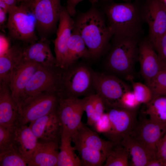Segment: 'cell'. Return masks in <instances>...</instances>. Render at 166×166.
<instances>
[{
	"mask_svg": "<svg viewBox=\"0 0 166 166\" xmlns=\"http://www.w3.org/2000/svg\"><path fill=\"white\" fill-rule=\"evenodd\" d=\"M147 85L152 91L153 98L166 96V71H160Z\"/></svg>",
	"mask_w": 166,
	"mask_h": 166,
	"instance_id": "32",
	"label": "cell"
},
{
	"mask_svg": "<svg viewBox=\"0 0 166 166\" xmlns=\"http://www.w3.org/2000/svg\"><path fill=\"white\" fill-rule=\"evenodd\" d=\"M163 3L166 5V0H162Z\"/></svg>",
	"mask_w": 166,
	"mask_h": 166,
	"instance_id": "49",
	"label": "cell"
},
{
	"mask_svg": "<svg viewBox=\"0 0 166 166\" xmlns=\"http://www.w3.org/2000/svg\"><path fill=\"white\" fill-rule=\"evenodd\" d=\"M97 0V1H99V0Z\"/></svg>",
	"mask_w": 166,
	"mask_h": 166,
	"instance_id": "51",
	"label": "cell"
},
{
	"mask_svg": "<svg viewBox=\"0 0 166 166\" xmlns=\"http://www.w3.org/2000/svg\"><path fill=\"white\" fill-rule=\"evenodd\" d=\"M18 2L27 3L34 6V2L33 0H17Z\"/></svg>",
	"mask_w": 166,
	"mask_h": 166,
	"instance_id": "45",
	"label": "cell"
},
{
	"mask_svg": "<svg viewBox=\"0 0 166 166\" xmlns=\"http://www.w3.org/2000/svg\"><path fill=\"white\" fill-rule=\"evenodd\" d=\"M38 140L29 126L18 124L15 128L14 146L28 164L32 160Z\"/></svg>",
	"mask_w": 166,
	"mask_h": 166,
	"instance_id": "23",
	"label": "cell"
},
{
	"mask_svg": "<svg viewBox=\"0 0 166 166\" xmlns=\"http://www.w3.org/2000/svg\"><path fill=\"white\" fill-rule=\"evenodd\" d=\"M120 144L131 156L132 166H147L150 160L157 158L156 153L148 149L130 134L124 136Z\"/></svg>",
	"mask_w": 166,
	"mask_h": 166,
	"instance_id": "22",
	"label": "cell"
},
{
	"mask_svg": "<svg viewBox=\"0 0 166 166\" xmlns=\"http://www.w3.org/2000/svg\"><path fill=\"white\" fill-rule=\"evenodd\" d=\"M12 7H13L10 6L3 2L0 0V8L2 9L6 13H8Z\"/></svg>",
	"mask_w": 166,
	"mask_h": 166,
	"instance_id": "43",
	"label": "cell"
},
{
	"mask_svg": "<svg viewBox=\"0 0 166 166\" xmlns=\"http://www.w3.org/2000/svg\"><path fill=\"white\" fill-rule=\"evenodd\" d=\"M33 0L34 2V4H35V3H37V2H38L39 1H40L41 0Z\"/></svg>",
	"mask_w": 166,
	"mask_h": 166,
	"instance_id": "47",
	"label": "cell"
},
{
	"mask_svg": "<svg viewBox=\"0 0 166 166\" xmlns=\"http://www.w3.org/2000/svg\"><path fill=\"white\" fill-rule=\"evenodd\" d=\"M149 28L148 39L153 46L166 32V8L162 0H148L142 11Z\"/></svg>",
	"mask_w": 166,
	"mask_h": 166,
	"instance_id": "12",
	"label": "cell"
},
{
	"mask_svg": "<svg viewBox=\"0 0 166 166\" xmlns=\"http://www.w3.org/2000/svg\"><path fill=\"white\" fill-rule=\"evenodd\" d=\"M146 105L144 113L148 116V119L166 125V96L153 98Z\"/></svg>",
	"mask_w": 166,
	"mask_h": 166,
	"instance_id": "27",
	"label": "cell"
},
{
	"mask_svg": "<svg viewBox=\"0 0 166 166\" xmlns=\"http://www.w3.org/2000/svg\"><path fill=\"white\" fill-rule=\"evenodd\" d=\"M74 19L63 7L56 31V37L54 41L56 66L61 69L68 66L67 44L74 27Z\"/></svg>",
	"mask_w": 166,
	"mask_h": 166,
	"instance_id": "13",
	"label": "cell"
},
{
	"mask_svg": "<svg viewBox=\"0 0 166 166\" xmlns=\"http://www.w3.org/2000/svg\"><path fill=\"white\" fill-rule=\"evenodd\" d=\"M29 127L38 140H60L61 128L57 109L30 123Z\"/></svg>",
	"mask_w": 166,
	"mask_h": 166,
	"instance_id": "17",
	"label": "cell"
},
{
	"mask_svg": "<svg viewBox=\"0 0 166 166\" xmlns=\"http://www.w3.org/2000/svg\"><path fill=\"white\" fill-rule=\"evenodd\" d=\"M138 60L140 73L146 85L163 70V63L148 39L141 41L138 44Z\"/></svg>",
	"mask_w": 166,
	"mask_h": 166,
	"instance_id": "15",
	"label": "cell"
},
{
	"mask_svg": "<svg viewBox=\"0 0 166 166\" xmlns=\"http://www.w3.org/2000/svg\"><path fill=\"white\" fill-rule=\"evenodd\" d=\"M23 49L15 44L0 54V82L8 84L13 70L23 58Z\"/></svg>",
	"mask_w": 166,
	"mask_h": 166,
	"instance_id": "24",
	"label": "cell"
},
{
	"mask_svg": "<svg viewBox=\"0 0 166 166\" xmlns=\"http://www.w3.org/2000/svg\"><path fill=\"white\" fill-rule=\"evenodd\" d=\"M59 98L58 92H44L26 99L19 107L18 124L26 125L56 110Z\"/></svg>",
	"mask_w": 166,
	"mask_h": 166,
	"instance_id": "6",
	"label": "cell"
},
{
	"mask_svg": "<svg viewBox=\"0 0 166 166\" xmlns=\"http://www.w3.org/2000/svg\"><path fill=\"white\" fill-rule=\"evenodd\" d=\"M18 112L8 84L0 82V125L15 127L18 123Z\"/></svg>",
	"mask_w": 166,
	"mask_h": 166,
	"instance_id": "21",
	"label": "cell"
},
{
	"mask_svg": "<svg viewBox=\"0 0 166 166\" xmlns=\"http://www.w3.org/2000/svg\"><path fill=\"white\" fill-rule=\"evenodd\" d=\"M60 97L57 109L61 132L72 136L82 122L81 119L87 98Z\"/></svg>",
	"mask_w": 166,
	"mask_h": 166,
	"instance_id": "9",
	"label": "cell"
},
{
	"mask_svg": "<svg viewBox=\"0 0 166 166\" xmlns=\"http://www.w3.org/2000/svg\"><path fill=\"white\" fill-rule=\"evenodd\" d=\"M15 127L0 125V151L8 149L14 146Z\"/></svg>",
	"mask_w": 166,
	"mask_h": 166,
	"instance_id": "33",
	"label": "cell"
},
{
	"mask_svg": "<svg viewBox=\"0 0 166 166\" xmlns=\"http://www.w3.org/2000/svg\"><path fill=\"white\" fill-rule=\"evenodd\" d=\"M132 75H129L125 78L131 83L132 91L137 101L140 104H147L153 98L152 94L149 88L146 85L135 81Z\"/></svg>",
	"mask_w": 166,
	"mask_h": 166,
	"instance_id": "31",
	"label": "cell"
},
{
	"mask_svg": "<svg viewBox=\"0 0 166 166\" xmlns=\"http://www.w3.org/2000/svg\"><path fill=\"white\" fill-rule=\"evenodd\" d=\"M94 111L91 118L87 121V124L93 126L94 124L100 118L104 113L105 109L104 103L99 95L97 93L94 94Z\"/></svg>",
	"mask_w": 166,
	"mask_h": 166,
	"instance_id": "34",
	"label": "cell"
},
{
	"mask_svg": "<svg viewBox=\"0 0 166 166\" xmlns=\"http://www.w3.org/2000/svg\"><path fill=\"white\" fill-rule=\"evenodd\" d=\"M163 63V70L166 71V64Z\"/></svg>",
	"mask_w": 166,
	"mask_h": 166,
	"instance_id": "46",
	"label": "cell"
},
{
	"mask_svg": "<svg viewBox=\"0 0 166 166\" xmlns=\"http://www.w3.org/2000/svg\"><path fill=\"white\" fill-rule=\"evenodd\" d=\"M97 133L104 135L109 132L112 128L110 120L107 113H105L93 126Z\"/></svg>",
	"mask_w": 166,
	"mask_h": 166,
	"instance_id": "36",
	"label": "cell"
},
{
	"mask_svg": "<svg viewBox=\"0 0 166 166\" xmlns=\"http://www.w3.org/2000/svg\"><path fill=\"white\" fill-rule=\"evenodd\" d=\"M114 38L115 43L108 57L107 64L112 71L126 77L132 75L136 62L138 60V39Z\"/></svg>",
	"mask_w": 166,
	"mask_h": 166,
	"instance_id": "4",
	"label": "cell"
},
{
	"mask_svg": "<svg viewBox=\"0 0 166 166\" xmlns=\"http://www.w3.org/2000/svg\"><path fill=\"white\" fill-rule=\"evenodd\" d=\"M153 47L162 63L166 64V32Z\"/></svg>",
	"mask_w": 166,
	"mask_h": 166,
	"instance_id": "37",
	"label": "cell"
},
{
	"mask_svg": "<svg viewBox=\"0 0 166 166\" xmlns=\"http://www.w3.org/2000/svg\"><path fill=\"white\" fill-rule=\"evenodd\" d=\"M64 7L61 0H41L35 3L33 12L36 30L41 38H46L55 31Z\"/></svg>",
	"mask_w": 166,
	"mask_h": 166,
	"instance_id": "10",
	"label": "cell"
},
{
	"mask_svg": "<svg viewBox=\"0 0 166 166\" xmlns=\"http://www.w3.org/2000/svg\"><path fill=\"white\" fill-rule=\"evenodd\" d=\"M166 131V125L159 124L148 119L136 124L130 134L152 151L156 153L157 146Z\"/></svg>",
	"mask_w": 166,
	"mask_h": 166,
	"instance_id": "16",
	"label": "cell"
},
{
	"mask_svg": "<svg viewBox=\"0 0 166 166\" xmlns=\"http://www.w3.org/2000/svg\"><path fill=\"white\" fill-rule=\"evenodd\" d=\"M165 6H166V5H165Z\"/></svg>",
	"mask_w": 166,
	"mask_h": 166,
	"instance_id": "50",
	"label": "cell"
},
{
	"mask_svg": "<svg viewBox=\"0 0 166 166\" xmlns=\"http://www.w3.org/2000/svg\"><path fill=\"white\" fill-rule=\"evenodd\" d=\"M67 48L68 66L75 63L80 58H92L83 39L74 27L68 43Z\"/></svg>",
	"mask_w": 166,
	"mask_h": 166,
	"instance_id": "26",
	"label": "cell"
},
{
	"mask_svg": "<svg viewBox=\"0 0 166 166\" xmlns=\"http://www.w3.org/2000/svg\"><path fill=\"white\" fill-rule=\"evenodd\" d=\"M163 166H166V160L163 162Z\"/></svg>",
	"mask_w": 166,
	"mask_h": 166,
	"instance_id": "48",
	"label": "cell"
},
{
	"mask_svg": "<svg viewBox=\"0 0 166 166\" xmlns=\"http://www.w3.org/2000/svg\"><path fill=\"white\" fill-rule=\"evenodd\" d=\"M93 87L102 100L105 107H120L123 94L130 90L128 86L117 77L111 75L92 72Z\"/></svg>",
	"mask_w": 166,
	"mask_h": 166,
	"instance_id": "7",
	"label": "cell"
},
{
	"mask_svg": "<svg viewBox=\"0 0 166 166\" xmlns=\"http://www.w3.org/2000/svg\"><path fill=\"white\" fill-rule=\"evenodd\" d=\"M71 136L61 132L57 166H82L81 159L75 152L76 150L71 145Z\"/></svg>",
	"mask_w": 166,
	"mask_h": 166,
	"instance_id": "25",
	"label": "cell"
},
{
	"mask_svg": "<svg viewBox=\"0 0 166 166\" xmlns=\"http://www.w3.org/2000/svg\"><path fill=\"white\" fill-rule=\"evenodd\" d=\"M74 144L81 145L100 151L107 156L114 144L102 139L96 132L90 129L82 122L71 136Z\"/></svg>",
	"mask_w": 166,
	"mask_h": 166,
	"instance_id": "18",
	"label": "cell"
},
{
	"mask_svg": "<svg viewBox=\"0 0 166 166\" xmlns=\"http://www.w3.org/2000/svg\"><path fill=\"white\" fill-rule=\"evenodd\" d=\"M85 0H67L65 8L70 16L73 17L75 16L77 13L76 7L80 2ZM89 1L92 4L97 3L98 1L97 0H87Z\"/></svg>",
	"mask_w": 166,
	"mask_h": 166,
	"instance_id": "39",
	"label": "cell"
},
{
	"mask_svg": "<svg viewBox=\"0 0 166 166\" xmlns=\"http://www.w3.org/2000/svg\"><path fill=\"white\" fill-rule=\"evenodd\" d=\"M39 65L23 58L10 75L8 85L12 98L18 108L23 101L26 86Z\"/></svg>",
	"mask_w": 166,
	"mask_h": 166,
	"instance_id": "14",
	"label": "cell"
},
{
	"mask_svg": "<svg viewBox=\"0 0 166 166\" xmlns=\"http://www.w3.org/2000/svg\"><path fill=\"white\" fill-rule=\"evenodd\" d=\"M156 155L157 158L163 163L166 160V131L158 143Z\"/></svg>",
	"mask_w": 166,
	"mask_h": 166,
	"instance_id": "38",
	"label": "cell"
},
{
	"mask_svg": "<svg viewBox=\"0 0 166 166\" xmlns=\"http://www.w3.org/2000/svg\"><path fill=\"white\" fill-rule=\"evenodd\" d=\"M33 8V5L24 3L11 8L8 13L7 27L12 39L29 44L38 41Z\"/></svg>",
	"mask_w": 166,
	"mask_h": 166,
	"instance_id": "3",
	"label": "cell"
},
{
	"mask_svg": "<svg viewBox=\"0 0 166 166\" xmlns=\"http://www.w3.org/2000/svg\"><path fill=\"white\" fill-rule=\"evenodd\" d=\"M92 85V72L85 66L73 64L61 69L60 97L78 98L85 95Z\"/></svg>",
	"mask_w": 166,
	"mask_h": 166,
	"instance_id": "5",
	"label": "cell"
},
{
	"mask_svg": "<svg viewBox=\"0 0 166 166\" xmlns=\"http://www.w3.org/2000/svg\"><path fill=\"white\" fill-rule=\"evenodd\" d=\"M0 166H26L28 163L18 149L14 146L0 151Z\"/></svg>",
	"mask_w": 166,
	"mask_h": 166,
	"instance_id": "30",
	"label": "cell"
},
{
	"mask_svg": "<svg viewBox=\"0 0 166 166\" xmlns=\"http://www.w3.org/2000/svg\"><path fill=\"white\" fill-rule=\"evenodd\" d=\"M147 166H163V163L156 158L150 160Z\"/></svg>",
	"mask_w": 166,
	"mask_h": 166,
	"instance_id": "41",
	"label": "cell"
},
{
	"mask_svg": "<svg viewBox=\"0 0 166 166\" xmlns=\"http://www.w3.org/2000/svg\"><path fill=\"white\" fill-rule=\"evenodd\" d=\"M140 104L136 100L133 91L130 90L123 95L120 102V107L135 110Z\"/></svg>",
	"mask_w": 166,
	"mask_h": 166,
	"instance_id": "35",
	"label": "cell"
},
{
	"mask_svg": "<svg viewBox=\"0 0 166 166\" xmlns=\"http://www.w3.org/2000/svg\"><path fill=\"white\" fill-rule=\"evenodd\" d=\"M96 4L74 19V28L83 39L93 59L102 53L113 36L104 14Z\"/></svg>",
	"mask_w": 166,
	"mask_h": 166,
	"instance_id": "1",
	"label": "cell"
},
{
	"mask_svg": "<svg viewBox=\"0 0 166 166\" xmlns=\"http://www.w3.org/2000/svg\"></svg>",
	"mask_w": 166,
	"mask_h": 166,
	"instance_id": "52",
	"label": "cell"
},
{
	"mask_svg": "<svg viewBox=\"0 0 166 166\" xmlns=\"http://www.w3.org/2000/svg\"><path fill=\"white\" fill-rule=\"evenodd\" d=\"M114 38L139 39L142 31V11L128 3H112L102 10Z\"/></svg>",
	"mask_w": 166,
	"mask_h": 166,
	"instance_id": "2",
	"label": "cell"
},
{
	"mask_svg": "<svg viewBox=\"0 0 166 166\" xmlns=\"http://www.w3.org/2000/svg\"><path fill=\"white\" fill-rule=\"evenodd\" d=\"M94 94L87 97L85 106V111L86 113L87 121H89L92 117L94 111Z\"/></svg>",
	"mask_w": 166,
	"mask_h": 166,
	"instance_id": "40",
	"label": "cell"
},
{
	"mask_svg": "<svg viewBox=\"0 0 166 166\" xmlns=\"http://www.w3.org/2000/svg\"><path fill=\"white\" fill-rule=\"evenodd\" d=\"M11 7L17 6L18 2L17 0H0Z\"/></svg>",
	"mask_w": 166,
	"mask_h": 166,
	"instance_id": "44",
	"label": "cell"
},
{
	"mask_svg": "<svg viewBox=\"0 0 166 166\" xmlns=\"http://www.w3.org/2000/svg\"><path fill=\"white\" fill-rule=\"evenodd\" d=\"M129 155L121 144H114L108 153L104 166H129Z\"/></svg>",
	"mask_w": 166,
	"mask_h": 166,
	"instance_id": "29",
	"label": "cell"
},
{
	"mask_svg": "<svg viewBox=\"0 0 166 166\" xmlns=\"http://www.w3.org/2000/svg\"><path fill=\"white\" fill-rule=\"evenodd\" d=\"M6 13L2 9L0 8V26L4 25L6 20Z\"/></svg>",
	"mask_w": 166,
	"mask_h": 166,
	"instance_id": "42",
	"label": "cell"
},
{
	"mask_svg": "<svg viewBox=\"0 0 166 166\" xmlns=\"http://www.w3.org/2000/svg\"><path fill=\"white\" fill-rule=\"evenodd\" d=\"M39 140L28 166H57L60 140Z\"/></svg>",
	"mask_w": 166,
	"mask_h": 166,
	"instance_id": "19",
	"label": "cell"
},
{
	"mask_svg": "<svg viewBox=\"0 0 166 166\" xmlns=\"http://www.w3.org/2000/svg\"><path fill=\"white\" fill-rule=\"evenodd\" d=\"M109 108L107 113L112 128L109 132L104 135L114 144H120L123 136L130 134L137 124L135 110L121 107Z\"/></svg>",
	"mask_w": 166,
	"mask_h": 166,
	"instance_id": "11",
	"label": "cell"
},
{
	"mask_svg": "<svg viewBox=\"0 0 166 166\" xmlns=\"http://www.w3.org/2000/svg\"><path fill=\"white\" fill-rule=\"evenodd\" d=\"M61 70L56 65H39L26 86L23 101L43 93H59Z\"/></svg>",
	"mask_w": 166,
	"mask_h": 166,
	"instance_id": "8",
	"label": "cell"
},
{
	"mask_svg": "<svg viewBox=\"0 0 166 166\" xmlns=\"http://www.w3.org/2000/svg\"><path fill=\"white\" fill-rule=\"evenodd\" d=\"M73 147L81 157L82 166H101L105 161L107 156L100 151L78 144Z\"/></svg>",
	"mask_w": 166,
	"mask_h": 166,
	"instance_id": "28",
	"label": "cell"
},
{
	"mask_svg": "<svg viewBox=\"0 0 166 166\" xmlns=\"http://www.w3.org/2000/svg\"><path fill=\"white\" fill-rule=\"evenodd\" d=\"M23 58L39 65H56L55 57L51 50L50 42L46 38H41L40 40L24 47Z\"/></svg>",
	"mask_w": 166,
	"mask_h": 166,
	"instance_id": "20",
	"label": "cell"
}]
</instances>
